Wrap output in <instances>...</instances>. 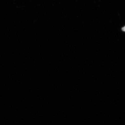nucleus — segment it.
Segmentation results:
<instances>
[{"label":"nucleus","instance_id":"obj_1","mask_svg":"<svg viewBox=\"0 0 125 125\" xmlns=\"http://www.w3.org/2000/svg\"><path fill=\"white\" fill-rule=\"evenodd\" d=\"M122 31L125 32V27H123V28H122Z\"/></svg>","mask_w":125,"mask_h":125}]
</instances>
